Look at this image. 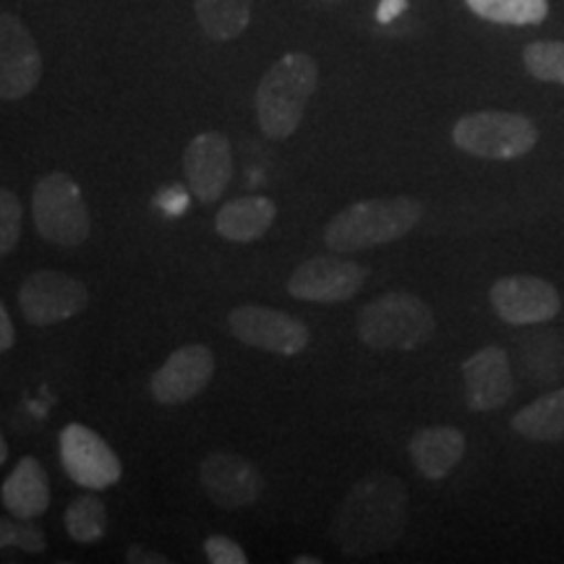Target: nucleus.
I'll use <instances>...</instances> for the list:
<instances>
[{"instance_id":"1","label":"nucleus","mask_w":564,"mask_h":564,"mask_svg":"<svg viewBox=\"0 0 564 564\" xmlns=\"http://www.w3.org/2000/svg\"><path fill=\"white\" fill-rule=\"evenodd\" d=\"M405 484L390 474H369L352 484L348 497L337 507L329 535L333 544L348 556H371L392 549L408 525Z\"/></svg>"},{"instance_id":"2","label":"nucleus","mask_w":564,"mask_h":564,"mask_svg":"<svg viewBox=\"0 0 564 564\" xmlns=\"http://www.w3.org/2000/svg\"><path fill=\"white\" fill-rule=\"evenodd\" d=\"M423 217V204L413 196L364 199L337 212L324 228V243L335 253H352L405 238Z\"/></svg>"},{"instance_id":"3","label":"nucleus","mask_w":564,"mask_h":564,"mask_svg":"<svg viewBox=\"0 0 564 564\" xmlns=\"http://www.w3.org/2000/svg\"><path fill=\"white\" fill-rule=\"evenodd\" d=\"M316 82L319 68L308 53H285L267 68L253 95V108L264 137L288 139L299 129L316 91Z\"/></svg>"},{"instance_id":"4","label":"nucleus","mask_w":564,"mask_h":564,"mask_svg":"<svg viewBox=\"0 0 564 564\" xmlns=\"http://www.w3.org/2000/svg\"><path fill=\"white\" fill-rule=\"evenodd\" d=\"M364 345L373 350H415L436 333L434 312L413 293H384L356 316Z\"/></svg>"},{"instance_id":"5","label":"nucleus","mask_w":564,"mask_h":564,"mask_svg":"<svg viewBox=\"0 0 564 564\" xmlns=\"http://www.w3.org/2000/svg\"><path fill=\"white\" fill-rule=\"evenodd\" d=\"M457 150L481 160L523 158L539 144V129L531 118L507 110H478L453 126Z\"/></svg>"},{"instance_id":"6","label":"nucleus","mask_w":564,"mask_h":564,"mask_svg":"<svg viewBox=\"0 0 564 564\" xmlns=\"http://www.w3.org/2000/svg\"><path fill=\"white\" fill-rule=\"evenodd\" d=\"M34 228L55 246H82L89 238L91 220L79 183L66 173L45 175L32 192Z\"/></svg>"},{"instance_id":"7","label":"nucleus","mask_w":564,"mask_h":564,"mask_svg":"<svg viewBox=\"0 0 564 564\" xmlns=\"http://www.w3.org/2000/svg\"><path fill=\"white\" fill-rule=\"evenodd\" d=\"M89 306V291L82 280L55 270H40L21 282L19 308L34 327H51L82 314Z\"/></svg>"},{"instance_id":"8","label":"nucleus","mask_w":564,"mask_h":564,"mask_svg":"<svg viewBox=\"0 0 564 564\" xmlns=\"http://www.w3.org/2000/svg\"><path fill=\"white\" fill-rule=\"evenodd\" d=\"M228 327L236 340L251 348L280 352V356H299L306 350L312 333L301 319L278 312L270 306H257V303H243L228 314Z\"/></svg>"},{"instance_id":"9","label":"nucleus","mask_w":564,"mask_h":564,"mask_svg":"<svg viewBox=\"0 0 564 564\" xmlns=\"http://www.w3.org/2000/svg\"><path fill=\"white\" fill-rule=\"evenodd\" d=\"M61 463L68 478L84 489H108L123 476L121 460L110 444L82 423H68L61 432Z\"/></svg>"},{"instance_id":"10","label":"nucleus","mask_w":564,"mask_h":564,"mask_svg":"<svg viewBox=\"0 0 564 564\" xmlns=\"http://www.w3.org/2000/svg\"><path fill=\"white\" fill-rule=\"evenodd\" d=\"M42 79L37 40L13 13H0V100L32 95Z\"/></svg>"},{"instance_id":"11","label":"nucleus","mask_w":564,"mask_h":564,"mask_svg":"<svg viewBox=\"0 0 564 564\" xmlns=\"http://www.w3.org/2000/svg\"><path fill=\"white\" fill-rule=\"evenodd\" d=\"M491 308L505 324H546L562 312L560 291L552 282L531 278V274H512L491 285Z\"/></svg>"},{"instance_id":"12","label":"nucleus","mask_w":564,"mask_h":564,"mask_svg":"<svg viewBox=\"0 0 564 564\" xmlns=\"http://www.w3.org/2000/svg\"><path fill=\"white\" fill-rule=\"evenodd\" d=\"M364 282L366 270L358 262L340 257H314L295 267L288 280V293L308 303H343L358 295Z\"/></svg>"},{"instance_id":"13","label":"nucleus","mask_w":564,"mask_h":564,"mask_svg":"<svg viewBox=\"0 0 564 564\" xmlns=\"http://www.w3.org/2000/svg\"><path fill=\"white\" fill-rule=\"evenodd\" d=\"M215 352L207 345H183L152 373L150 392L160 405L192 403L215 377Z\"/></svg>"},{"instance_id":"14","label":"nucleus","mask_w":564,"mask_h":564,"mask_svg":"<svg viewBox=\"0 0 564 564\" xmlns=\"http://www.w3.org/2000/svg\"><path fill=\"white\" fill-rule=\"evenodd\" d=\"M199 478L212 505L223 510L251 507L264 491V476L259 474L257 465L236 453H212L202 463Z\"/></svg>"},{"instance_id":"15","label":"nucleus","mask_w":564,"mask_h":564,"mask_svg":"<svg viewBox=\"0 0 564 564\" xmlns=\"http://www.w3.org/2000/svg\"><path fill=\"white\" fill-rule=\"evenodd\" d=\"M188 188L204 204L220 199L232 178L230 141L220 131H204L188 141L183 152Z\"/></svg>"},{"instance_id":"16","label":"nucleus","mask_w":564,"mask_h":564,"mask_svg":"<svg viewBox=\"0 0 564 564\" xmlns=\"http://www.w3.org/2000/svg\"><path fill=\"white\" fill-rule=\"evenodd\" d=\"M465 400L470 411H497L514 394L512 366L507 350L499 345H486L463 364Z\"/></svg>"},{"instance_id":"17","label":"nucleus","mask_w":564,"mask_h":564,"mask_svg":"<svg viewBox=\"0 0 564 564\" xmlns=\"http://www.w3.org/2000/svg\"><path fill=\"white\" fill-rule=\"evenodd\" d=\"M411 457L419 474L429 481H440L457 468L465 455V436L455 426H429L413 434Z\"/></svg>"},{"instance_id":"18","label":"nucleus","mask_w":564,"mask_h":564,"mask_svg":"<svg viewBox=\"0 0 564 564\" xmlns=\"http://www.w3.org/2000/svg\"><path fill=\"white\" fill-rule=\"evenodd\" d=\"M3 507L11 514L24 520L40 518L51 507V481H47V470L42 468L37 457H21L11 476L6 478Z\"/></svg>"},{"instance_id":"19","label":"nucleus","mask_w":564,"mask_h":564,"mask_svg":"<svg viewBox=\"0 0 564 564\" xmlns=\"http://www.w3.org/2000/svg\"><path fill=\"white\" fill-rule=\"evenodd\" d=\"M278 207L267 196H243V199H230L217 212L215 228L225 241L249 243L262 238L272 228Z\"/></svg>"},{"instance_id":"20","label":"nucleus","mask_w":564,"mask_h":564,"mask_svg":"<svg viewBox=\"0 0 564 564\" xmlns=\"http://www.w3.org/2000/svg\"><path fill=\"white\" fill-rule=\"evenodd\" d=\"M512 429L531 442L564 440V387L533 400L512 415Z\"/></svg>"},{"instance_id":"21","label":"nucleus","mask_w":564,"mask_h":564,"mask_svg":"<svg viewBox=\"0 0 564 564\" xmlns=\"http://www.w3.org/2000/svg\"><path fill=\"white\" fill-rule=\"evenodd\" d=\"M253 0H194L202 32L215 42L241 37L251 21Z\"/></svg>"},{"instance_id":"22","label":"nucleus","mask_w":564,"mask_h":564,"mask_svg":"<svg viewBox=\"0 0 564 564\" xmlns=\"http://www.w3.org/2000/svg\"><path fill=\"white\" fill-rule=\"evenodd\" d=\"M470 13L491 24L533 26L549 17V0H465Z\"/></svg>"},{"instance_id":"23","label":"nucleus","mask_w":564,"mask_h":564,"mask_svg":"<svg viewBox=\"0 0 564 564\" xmlns=\"http://www.w3.org/2000/svg\"><path fill=\"white\" fill-rule=\"evenodd\" d=\"M108 528V507L95 494H82L66 510V531L79 544H95Z\"/></svg>"},{"instance_id":"24","label":"nucleus","mask_w":564,"mask_h":564,"mask_svg":"<svg viewBox=\"0 0 564 564\" xmlns=\"http://www.w3.org/2000/svg\"><path fill=\"white\" fill-rule=\"evenodd\" d=\"M523 63L533 79L562 84L564 87V42L560 40L531 42V45L523 51Z\"/></svg>"},{"instance_id":"25","label":"nucleus","mask_w":564,"mask_h":564,"mask_svg":"<svg viewBox=\"0 0 564 564\" xmlns=\"http://www.w3.org/2000/svg\"><path fill=\"white\" fill-rule=\"evenodd\" d=\"M11 546L21 549L26 554H40L45 552L47 541L42 528L34 525L32 520L13 514V518H0V552H6Z\"/></svg>"},{"instance_id":"26","label":"nucleus","mask_w":564,"mask_h":564,"mask_svg":"<svg viewBox=\"0 0 564 564\" xmlns=\"http://www.w3.org/2000/svg\"><path fill=\"white\" fill-rule=\"evenodd\" d=\"M21 217H24V212H21L19 196L9 188H0V259L17 249L21 238Z\"/></svg>"},{"instance_id":"27","label":"nucleus","mask_w":564,"mask_h":564,"mask_svg":"<svg viewBox=\"0 0 564 564\" xmlns=\"http://www.w3.org/2000/svg\"><path fill=\"white\" fill-rule=\"evenodd\" d=\"M204 554H207V560L212 564H246L249 562V556L241 546L236 544V541L228 539V535H209L207 541H204Z\"/></svg>"},{"instance_id":"28","label":"nucleus","mask_w":564,"mask_h":564,"mask_svg":"<svg viewBox=\"0 0 564 564\" xmlns=\"http://www.w3.org/2000/svg\"><path fill=\"white\" fill-rule=\"evenodd\" d=\"M158 207L165 212V215L178 217L188 209V192L183 186L165 188V192L158 194Z\"/></svg>"},{"instance_id":"29","label":"nucleus","mask_w":564,"mask_h":564,"mask_svg":"<svg viewBox=\"0 0 564 564\" xmlns=\"http://www.w3.org/2000/svg\"><path fill=\"white\" fill-rule=\"evenodd\" d=\"M408 9V0H382L377 9V21L379 24H390Z\"/></svg>"},{"instance_id":"30","label":"nucleus","mask_w":564,"mask_h":564,"mask_svg":"<svg viewBox=\"0 0 564 564\" xmlns=\"http://www.w3.org/2000/svg\"><path fill=\"white\" fill-rule=\"evenodd\" d=\"M13 340H17V329H13V322L9 312H6L3 301H0V352L9 350Z\"/></svg>"},{"instance_id":"31","label":"nucleus","mask_w":564,"mask_h":564,"mask_svg":"<svg viewBox=\"0 0 564 564\" xmlns=\"http://www.w3.org/2000/svg\"><path fill=\"white\" fill-rule=\"evenodd\" d=\"M126 560L131 564H167V560L158 552H152V549L147 546H131L129 554H126Z\"/></svg>"},{"instance_id":"32","label":"nucleus","mask_w":564,"mask_h":564,"mask_svg":"<svg viewBox=\"0 0 564 564\" xmlns=\"http://www.w3.org/2000/svg\"><path fill=\"white\" fill-rule=\"evenodd\" d=\"M9 460V444H6V436L0 432V465Z\"/></svg>"},{"instance_id":"33","label":"nucleus","mask_w":564,"mask_h":564,"mask_svg":"<svg viewBox=\"0 0 564 564\" xmlns=\"http://www.w3.org/2000/svg\"><path fill=\"white\" fill-rule=\"evenodd\" d=\"M319 556H295V564H319Z\"/></svg>"}]
</instances>
